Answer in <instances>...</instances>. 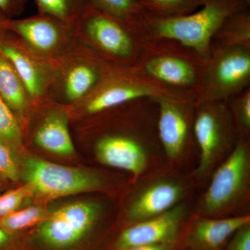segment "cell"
Returning a JSON list of instances; mask_svg holds the SVG:
<instances>
[{"label":"cell","mask_w":250,"mask_h":250,"mask_svg":"<svg viewBox=\"0 0 250 250\" xmlns=\"http://www.w3.org/2000/svg\"><path fill=\"white\" fill-rule=\"evenodd\" d=\"M208 61L180 41L151 37L143 43L135 65L170 89L197 100L205 84Z\"/></svg>","instance_id":"1"},{"label":"cell","mask_w":250,"mask_h":250,"mask_svg":"<svg viewBox=\"0 0 250 250\" xmlns=\"http://www.w3.org/2000/svg\"><path fill=\"white\" fill-rule=\"evenodd\" d=\"M77 42L98 54L112 66L133 67L149 31L97 7L90 1L75 24Z\"/></svg>","instance_id":"2"},{"label":"cell","mask_w":250,"mask_h":250,"mask_svg":"<svg viewBox=\"0 0 250 250\" xmlns=\"http://www.w3.org/2000/svg\"><path fill=\"white\" fill-rule=\"evenodd\" d=\"M141 98L194 99L148 77L136 65L113 67L86 97L68 108L70 121L87 120Z\"/></svg>","instance_id":"3"},{"label":"cell","mask_w":250,"mask_h":250,"mask_svg":"<svg viewBox=\"0 0 250 250\" xmlns=\"http://www.w3.org/2000/svg\"><path fill=\"white\" fill-rule=\"evenodd\" d=\"M200 7L188 16L170 19L154 18L145 13L151 37L175 39L208 59L210 44L217 31L230 16L250 9V0H202Z\"/></svg>","instance_id":"4"},{"label":"cell","mask_w":250,"mask_h":250,"mask_svg":"<svg viewBox=\"0 0 250 250\" xmlns=\"http://www.w3.org/2000/svg\"><path fill=\"white\" fill-rule=\"evenodd\" d=\"M249 138L238 137L229 156L212 177L199 205L198 215L220 218L229 214L249 195Z\"/></svg>","instance_id":"5"},{"label":"cell","mask_w":250,"mask_h":250,"mask_svg":"<svg viewBox=\"0 0 250 250\" xmlns=\"http://www.w3.org/2000/svg\"><path fill=\"white\" fill-rule=\"evenodd\" d=\"M54 65L48 98L68 108L86 97L114 67L77 42Z\"/></svg>","instance_id":"6"},{"label":"cell","mask_w":250,"mask_h":250,"mask_svg":"<svg viewBox=\"0 0 250 250\" xmlns=\"http://www.w3.org/2000/svg\"><path fill=\"white\" fill-rule=\"evenodd\" d=\"M193 132L200 151L195 174L203 177L213 170L222 156L233 149L238 139L228 101L197 103Z\"/></svg>","instance_id":"7"},{"label":"cell","mask_w":250,"mask_h":250,"mask_svg":"<svg viewBox=\"0 0 250 250\" xmlns=\"http://www.w3.org/2000/svg\"><path fill=\"white\" fill-rule=\"evenodd\" d=\"M5 29L37 57L54 62L77 43L75 24L43 15L9 19Z\"/></svg>","instance_id":"8"},{"label":"cell","mask_w":250,"mask_h":250,"mask_svg":"<svg viewBox=\"0 0 250 250\" xmlns=\"http://www.w3.org/2000/svg\"><path fill=\"white\" fill-rule=\"evenodd\" d=\"M24 172L34 195L47 200L98 191L105 184L103 177L93 171L59 165L39 158L27 159Z\"/></svg>","instance_id":"9"},{"label":"cell","mask_w":250,"mask_h":250,"mask_svg":"<svg viewBox=\"0 0 250 250\" xmlns=\"http://www.w3.org/2000/svg\"><path fill=\"white\" fill-rule=\"evenodd\" d=\"M250 87V49L210 46L205 84L197 103L228 100Z\"/></svg>","instance_id":"10"},{"label":"cell","mask_w":250,"mask_h":250,"mask_svg":"<svg viewBox=\"0 0 250 250\" xmlns=\"http://www.w3.org/2000/svg\"><path fill=\"white\" fill-rule=\"evenodd\" d=\"M100 206L79 202L50 212L39 225V235L49 246L64 248L75 244L90 231L100 215Z\"/></svg>","instance_id":"11"},{"label":"cell","mask_w":250,"mask_h":250,"mask_svg":"<svg viewBox=\"0 0 250 250\" xmlns=\"http://www.w3.org/2000/svg\"><path fill=\"white\" fill-rule=\"evenodd\" d=\"M158 138L166 155L176 159L195 139L193 122L197 100L158 99Z\"/></svg>","instance_id":"12"},{"label":"cell","mask_w":250,"mask_h":250,"mask_svg":"<svg viewBox=\"0 0 250 250\" xmlns=\"http://www.w3.org/2000/svg\"><path fill=\"white\" fill-rule=\"evenodd\" d=\"M0 53L14 67L34 106L48 98L55 70L54 62L37 57L6 29L0 34Z\"/></svg>","instance_id":"13"},{"label":"cell","mask_w":250,"mask_h":250,"mask_svg":"<svg viewBox=\"0 0 250 250\" xmlns=\"http://www.w3.org/2000/svg\"><path fill=\"white\" fill-rule=\"evenodd\" d=\"M33 107L39 116L31 136L36 147L58 155H75L68 107L49 98Z\"/></svg>","instance_id":"14"},{"label":"cell","mask_w":250,"mask_h":250,"mask_svg":"<svg viewBox=\"0 0 250 250\" xmlns=\"http://www.w3.org/2000/svg\"><path fill=\"white\" fill-rule=\"evenodd\" d=\"M186 213L185 206L177 205L163 214L131 224L120 235L118 250L146 245L177 244Z\"/></svg>","instance_id":"15"},{"label":"cell","mask_w":250,"mask_h":250,"mask_svg":"<svg viewBox=\"0 0 250 250\" xmlns=\"http://www.w3.org/2000/svg\"><path fill=\"white\" fill-rule=\"evenodd\" d=\"M183 184L174 179L163 178L145 186L128 206L127 219L131 224L163 214L178 205L184 197Z\"/></svg>","instance_id":"16"},{"label":"cell","mask_w":250,"mask_h":250,"mask_svg":"<svg viewBox=\"0 0 250 250\" xmlns=\"http://www.w3.org/2000/svg\"><path fill=\"white\" fill-rule=\"evenodd\" d=\"M248 223L249 215L220 218L198 215L182 241L190 250H223L233 233Z\"/></svg>","instance_id":"17"},{"label":"cell","mask_w":250,"mask_h":250,"mask_svg":"<svg viewBox=\"0 0 250 250\" xmlns=\"http://www.w3.org/2000/svg\"><path fill=\"white\" fill-rule=\"evenodd\" d=\"M0 96L17 118L23 131L34 105L14 67L1 53H0Z\"/></svg>","instance_id":"18"},{"label":"cell","mask_w":250,"mask_h":250,"mask_svg":"<svg viewBox=\"0 0 250 250\" xmlns=\"http://www.w3.org/2000/svg\"><path fill=\"white\" fill-rule=\"evenodd\" d=\"M210 46L250 49V9L228 18L217 31Z\"/></svg>","instance_id":"19"},{"label":"cell","mask_w":250,"mask_h":250,"mask_svg":"<svg viewBox=\"0 0 250 250\" xmlns=\"http://www.w3.org/2000/svg\"><path fill=\"white\" fill-rule=\"evenodd\" d=\"M37 14L49 16L67 24H75L90 0H34Z\"/></svg>","instance_id":"20"},{"label":"cell","mask_w":250,"mask_h":250,"mask_svg":"<svg viewBox=\"0 0 250 250\" xmlns=\"http://www.w3.org/2000/svg\"><path fill=\"white\" fill-rule=\"evenodd\" d=\"M152 17L170 19L188 16L202 6V0H136Z\"/></svg>","instance_id":"21"},{"label":"cell","mask_w":250,"mask_h":250,"mask_svg":"<svg viewBox=\"0 0 250 250\" xmlns=\"http://www.w3.org/2000/svg\"><path fill=\"white\" fill-rule=\"evenodd\" d=\"M107 14L149 31L145 12L136 0H90Z\"/></svg>","instance_id":"22"},{"label":"cell","mask_w":250,"mask_h":250,"mask_svg":"<svg viewBox=\"0 0 250 250\" xmlns=\"http://www.w3.org/2000/svg\"><path fill=\"white\" fill-rule=\"evenodd\" d=\"M49 213L45 206L39 205L18 209L4 216L0 217V228L12 234L13 233L40 225L48 216Z\"/></svg>","instance_id":"23"},{"label":"cell","mask_w":250,"mask_h":250,"mask_svg":"<svg viewBox=\"0 0 250 250\" xmlns=\"http://www.w3.org/2000/svg\"><path fill=\"white\" fill-rule=\"evenodd\" d=\"M0 140L16 152L24 146L22 126L14 113L0 96Z\"/></svg>","instance_id":"24"},{"label":"cell","mask_w":250,"mask_h":250,"mask_svg":"<svg viewBox=\"0 0 250 250\" xmlns=\"http://www.w3.org/2000/svg\"><path fill=\"white\" fill-rule=\"evenodd\" d=\"M238 137L249 138L250 132V87L228 100Z\"/></svg>","instance_id":"25"},{"label":"cell","mask_w":250,"mask_h":250,"mask_svg":"<svg viewBox=\"0 0 250 250\" xmlns=\"http://www.w3.org/2000/svg\"><path fill=\"white\" fill-rule=\"evenodd\" d=\"M16 151L0 140V183L17 182L21 177Z\"/></svg>","instance_id":"26"},{"label":"cell","mask_w":250,"mask_h":250,"mask_svg":"<svg viewBox=\"0 0 250 250\" xmlns=\"http://www.w3.org/2000/svg\"><path fill=\"white\" fill-rule=\"evenodd\" d=\"M34 195V189L29 183L1 194L0 195V217L19 209L24 200Z\"/></svg>","instance_id":"27"},{"label":"cell","mask_w":250,"mask_h":250,"mask_svg":"<svg viewBox=\"0 0 250 250\" xmlns=\"http://www.w3.org/2000/svg\"><path fill=\"white\" fill-rule=\"evenodd\" d=\"M225 250H250V223L243 225L233 233L224 248Z\"/></svg>","instance_id":"28"},{"label":"cell","mask_w":250,"mask_h":250,"mask_svg":"<svg viewBox=\"0 0 250 250\" xmlns=\"http://www.w3.org/2000/svg\"><path fill=\"white\" fill-rule=\"evenodd\" d=\"M28 0H0V14L8 19H16L24 12Z\"/></svg>","instance_id":"29"},{"label":"cell","mask_w":250,"mask_h":250,"mask_svg":"<svg viewBox=\"0 0 250 250\" xmlns=\"http://www.w3.org/2000/svg\"><path fill=\"white\" fill-rule=\"evenodd\" d=\"M174 245L177 244H154L135 247L126 250H173Z\"/></svg>","instance_id":"30"},{"label":"cell","mask_w":250,"mask_h":250,"mask_svg":"<svg viewBox=\"0 0 250 250\" xmlns=\"http://www.w3.org/2000/svg\"><path fill=\"white\" fill-rule=\"evenodd\" d=\"M11 235L2 229L0 228V250L3 249L5 247L8 246L11 241Z\"/></svg>","instance_id":"31"},{"label":"cell","mask_w":250,"mask_h":250,"mask_svg":"<svg viewBox=\"0 0 250 250\" xmlns=\"http://www.w3.org/2000/svg\"><path fill=\"white\" fill-rule=\"evenodd\" d=\"M8 20H9L8 18L4 17L2 14H0V25L5 26Z\"/></svg>","instance_id":"32"},{"label":"cell","mask_w":250,"mask_h":250,"mask_svg":"<svg viewBox=\"0 0 250 250\" xmlns=\"http://www.w3.org/2000/svg\"><path fill=\"white\" fill-rule=\"evenodd\" d=\"M5 26L0 25V34L3 31L5 30Z\"/></svg>","instance_id":"33"},{"label":"cell","mask_w":250,"mask_h":250,"mask_svg":"<svg viewBox=\"0 0 250 250\" xmlns=\"http://www.w3.org/2000/svg\"><path fill=\"white\" fill-rule=\"evenodd\" d=\"M1 183H0V185H1Z\"/></svg>","instance_id":"34"}]
</instances>
